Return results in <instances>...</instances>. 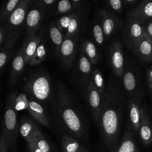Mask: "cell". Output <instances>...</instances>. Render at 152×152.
Masks as SVG:
<instances>
[{
	"label": "cell",
	"instance_id": "cell-1",
	"mask_svg": "<svg viewBox=\"0 0 152 152\" xmlns=\"http://www.w3.org/2000/svg\"><path fill=\"white\" fill-rule=\"evenodd\" d=\"M126 96L122 82L115 77H110L106 84L97 122L101 137L108 147L118 142L122 119L127 108Z\"/></svg>",
	"mask_w": 152,
	"mask_h": 152
},
{
	"label": "cell",
	"instance_id": "cell-2",
	"mask_svg": "<svg viewBox=\"0 0 152 152\" xmlns=\"http://www.w3.org/2000/svg\"><path fill=\"white\" fill-rule=\"evenodd\" d=\"M52 100V115L61 128L75 138H86L88 128L83 111L69 90L59 81Z\"/></svg>",
	"mask_w": 152,
	"mask_h": 152
},
{
	"label": "cell",
	"instance_id": "cell-3",
	"mask_svg": "<svg viewBox=\"0 0 152 152\" xmlns=\"http://www.w3.org/2000/svg\"><path fill=\"white\" fill-rule=\"evenodd\" d=\"M26 94L41 104L49 102L53 96V86L48 73L44 69L31 72L24 84Z\"/></svg>",
	"mask_w": 152,
	"mask_h": 152
},
{
	"label": "cell",
	"instance_id": "cell-4",
	"mask_svg": "<svg viewBox=\"0 0 152 152\" xmlns=\"http://www.w3.org/2000/svg\"><path fill=\"white\" fill-rule=\"evenodd\" d=\"M31 1L30 0H21L8 20L2 24L7 34L4 47L9 51L14 48L18 39L22 27L25 23L27 12Z\"/></svg>",
	"mask_w": 152,
	"mask_h": 152
},
{
	"label": "cell",
	"instance_id": "cell-5",
	"mask_svg": "<svg viewBox=\"0 0 152 152\" xmlns=\"http://www.w3.org/2000/svg\"><path fill=\"white\" fill-rule=\"evenodd\" d=\"M15 96L16 94L14 92L10 93L8 96L1 133L7 140L9 148L13 152L16 151V143L18 133L17 111L14 106Z\"/></svg>",
	"mask_w": 152,
	"mask_h": 152
},
{
	"label": "cell",
	"instance_id": "cell-6",
	"mask_svg": "<svg viewBox=\"0 0 152 152\" xmlns=\"http://www.w3.org/2000/svg\"><path fill=\"white\" fill-rule=\"evenodd\" d=\"M15 109L20 111L26 110L41 125L50 128V122L42 104L36 100L28 97L26 93H20L15 98Z\"/></svg>",
	"mask_w": 152,
	"mask_h": 152
},
{
	"label": "cell",
	"instance_id": "cell-7",
	"mask_svg": "<svg viewBox=\"0 0 152 152\" xmlns=\"http://www.w3.org/2000/svg\"><path fill=\"white\" fill-rule=\"evenodd\" d=\"M143 92L141 90L127 99L126 121L128 131L137 132L141 122Z\"/></svg>",
	"mask_w": 152,
	"mask_h": 152
},
{
	"label": "cell",
	"instance_id": "cell-8",
	"mask_svg": "<svg viewBox=\"0 0 152 152\" xmlns=\"http://www.w3.org/2000/svg\"><path fill=\"white\" fill-rule=\"evenodd\" d=\"M84 14L83 12H74L61 15L55 22L64 37H78L81 29Z\"/></svg>",
	"mask_w": 152,
	"mask_h": 152
},
{
	"label": "cell",
	"instance_id": "cell-9",
	"mask_svg": "<svg viewBox=\"0 0 152 152\" xmlns=\"http://www.w3.org/2000/svg\"><path fill=\"white\" fill-rule=\"evenodd\" d=\"M109 66L115 77L122 78L125 69V62L123 46L118 39H113L107 50Z\"/></svg>",
	"mask_w": 152,
	"mask_h": 152
},
{
	"label": "cell",
	"instance_id": "cell-10",
	"mask_svg": "<svg viewBox=\"0 0 152 152\" xmlns=\"http://www.w3.org/2000/svg\"><path fill=\"white\" fill-rule=\"evenodd\" d=\"M74 78L76 80L75 82L84 91L91 80L94 66L80 50L77 61L75 64L74 63Z\"/></svg>",
	"mask_w": 152,
	"mask_h": 152
},
{
	"label": "cell",
	"instance_id": "cell-11",
	"mask_svg": "<svg viewBox=\"0 0 152 152\" xmlns=\"http://www.w3.org/2000/svg\"><path fill=\"white\" fill-rule=\"evenodd\" d=\"M144 24L136 19L128 18L122 31V39L126 46L132 52L139 42L145 36Z\"/></svg>",
	"mask_w": 152,
	"mask_h": 152
},
{
	"label": "cell",
	"instance_id": "cell-12",
	"mask_svg": "<svg viewBox=\"0 0 152 152\" xmlns=\"http://www.w3.org/2000/svg\"><path fill=\"white\" fill-rule=\"evenodd\" d=\"M77 47L78 37H65L57 57L65 70L68 71L73 68Z\"/></svg>",
	"mask_w": 152,
	"mask_h": 152
},
{
	"label": "cell",
	"instance_id": "cell-13",
	"mask_svg": "<svg viewBox=\"0 0 152 152\" xmlns=\"http://www.w3.org/2000/svg\"><path fill=\"white\" fill-rule=\"evenodd\" d=\"M121 79L123 88L128 98L141 90L136 66L128 61L125 62V69Z\"/></svg>",
	"mask_w": 152,
	"mask_h": 152
},
{
	"label": "cell",
	"instance_id": "cell-14",
	"mask_svg": "<svg viewBox=\"0 0 152 152\" xmlns=\"http://www.w3.org/2000/svg\"><path fill=\"white\" fill-rule=\"evenodd\" d=\"M34 4H30L26 17L24 24L27 36H31L36 34L46 12L43 9L38 5L36 1H34Z\"/></svg>",
	"mask_w": 152,
	"mask_h": 152
},
{
	"label": "cell",
	"instance_id": "cell-15",
	"mask_svg": "<svg viewBox=\"0 0 152 152\" xmlns=\"http://www.w3.org/2000/svg\"><path fill=\"white\" fill-rule=\"evenodd\" d=\"M98 15L105 37L107 39L113 34L122 25V20L106 8L100 9Z\"/></svg>",
	"mask_w": 152,
	"mask_h": 152
},
{
	"label": "cell",
	"instance_id": "cell-16",
	"mask_svg": "<svg viewBox=\"0 0 152 152\" xmlns=\"http://www.w3.org/2000/svg\"><path fill=\"white\" fill-rule=\"evenodd\" d=\"M84 93L86 100L92 116L97 123L101 111L102 97L97 91L92 80L90 81Z\"/></svg>",
	"mask_w": 152,
	"mask_h": 152
},
{
	"label": "cell",
	"instance_id": "cell-17",
	"mask_svg": "<svg viewBox=\"0 0 152 152\" xmlns=\"http://www.w3.org/2000/svg\"><path fill=\"white\" fill-rule=\"evenodd\" d=\"M126 17L136 19L143 23L152 19V0L142 1L126 14Z\"/></svg>",
	"mask_w": 152,
	"mask_h": 152
},
{
	"label": "cell",
	"instance_id": "cell-18",
	"mask_svg": "<svg viewBox=\"0 0 152 152\" xmlns=\"http://www.w3.org/2000/svg\"><path fill=\"white\" fill-rule=\"evenodd\" d=\"M53 12L56 15H66L74 12H85L84 2L80 0H62L57 2L53 8Z\"/></svg>",
	"mask_w": 152,
	"mask_h": 152
},
{
	"label": "cell",
	"instance_id": "cell-19",
	"mask_svg": "<svg viewBox=\"0 0 152 152\" xmlns=\"http://www.w3.org/2000/svg\"><path fill=\"white\" fill-rule=\"evenodd\" d=\"M138 132L140 138L144 145H148L152 143L151 124L146 108L144 104L141 109V117Z\"/></svg>",
	"mask_w": 152,
	"mask_h": 152
},
{
	"label": "cell",
	"instance_id": "cell-20",
	"mask_svg": "<svg viewBox=\"0 0 152 152\" xmlns=\"http://www.w3.org/2000/svg\"><path fill=\"white\" fill-rule=\"evenodd\" d=\"M42 40L43 39L41 36L37 34L31 36H27L25 38L21 48L26 64H30L37 47Z\"/></svg>",
	"mask_w": 152,
	"mask_h": 152
},
{
	"label": "cell",
	"instance_id": "cell-21",
	"mask_svg": "<svg viewBox=\"0 0 152 152\" xmlns=\"http://www.w3.org/2000/svg\"><path fill=\"white\" fill-rule=\"evenodd\" d=\"M143 62H152V41L144 36L137 45L134 52Z\"/></svg>",
	"mask_w": 152,
	"mask_h": 152
},
{
	"label": "cell",
	"instance_id": "cell-22",
	"mask_svg": "<svg viewBox=\"0 0 152 152\" xmlns=\"http://www.w3.org/2000/svg\"><path fill=\"white\" fill-rule=\"evenodd\" d=\"M26 65L24 57L23 52L22 48L18 50L14 57L11 65L10 81L12 84H14L17 81L21 74L23 72L24 66Z\"/></svg>",
	"mask_w": 152,
	"mask_h": 152
},
{
	"label": "cell",
	"instance_id": "cell-23",
	"mask_svg": "<svg viewBox=\"0 0 152 152\" xmlns=\"http://www.w3.org/2000/svg\"><path fill=\"white\" fill-rule=\"evenodd\" d=\"M40 131L37 124L27 117L22 118L19 128V132L27 142L30 141Z\"/></svg>",
	"mask_w": 152,
	"mask_h": 152
},
{
	"label": "cell",
	"instance_id": "cell-24",
	"mask_svg": "<svg viewBox=\"0 0 152 152\" xmlns=\"http://www.w3.org/2000/svg\"><path fill=\"white\" fill-rule=\"evenodd\" d=\"M80 48V50L93 65H96L100 62V55L96 44L93 41L90 40H85L82 43Z\"/></svg>",
	"mask_w": 152,
	"mask_h": 152
},
{
	"label": "cell",
	"instance_id": "cell-25",
	"mask_svg": "<svg viewBox=\"0 0 152 152\" xmlns=\"http://www.w3.org/2000/svg\"><path fill=\"white\" fill-rule=\"evenodd\" d=\"M117 147L115 152H138L133 134L128 130L124 131L121 141Z\"/></svg>",
	"mask_w": 152,
	"mask_h": 152
},
{
	"label": "cell",
	"instance_id": "cell-26",
	"mask_svg": "<svg viewBox=\"0 0 152 152\" xmlns=\"http://www.w3.org/2000/svg\"><path fill=\"white\" fill-rule=\"evenodd\" d=\"M49 30L50 38L54 47V53L56 56H58L65 37L59 28L56 24L55 21L50 23Z\"/></svg>",
	"mask_w": 152,
	"mask_h": 152
},
{
	"label": "cell",
	"instance_id": "cell-27",
	"mask_svg": "<svg viewBox=\"0 0 152 152\" xmlns=\"http://www.w3.org/2000/svg\"><path fill=\"white\" fill-rule=\"evenodd\" d=\"M83 147V145L75 137L67 134L62 135V150L63 152H78Z\"/></svg>",
	"mask_w": 152,
	"mask_h": 152
},
{
	"label": "cell",
	"instance_id": "cell-28",
	"mask_svg": "<svg viewBox=\"0 0 152 152\" xmlns=\"http://www.w3.org/2000/svg\"><path fill=\"white\" fill-rule=\"evenodd\" d=\"M91 34L93 40L97 45L102 46L103 45L106 37L100 21L95 20L92 23L91 27Z\"/></svg>",
	"mask_w": 152,
	"mask_h": 152
},
{
	"label": "cell",
	"instance_id": "cell-29",
	"mask_svg": "<svg viewBox=\"0 0 152 152\" xmlns=\"http://www.w3.org/2000/svg\"><path fill=\"white\" fill-rule=\"evenodd\" d=\"M21 0H10L3 5L1 13V23L4 24L14 11Z\"/></svg>",
	"mask_w": 152,
	"mask_h": 152
},
{
	"label": "cell",
	"instance_id": "cell-30",
	"mask_svg": "<svg viewBox=\"0 0 152 152\" xmlns=\"http://www.w3.org/2000/svg\"><path fill=\"white\" fill-rule=\"evenodd\" d=\"M91 80L94 85L95 86L96 88H97V91L99 92L100 94L103 98V96L105 91V88H106L105 81L102 72L96 67H94L93 69Z\"/></svg>",
	"mask_w": 152,
	"mask_h": 152
},
{
	"label": "cell",
	"instance_id": "cell-31",
	"mask_svg": "<svg viewBox=\"0 0 152 152\" xmlns=\"http://www.w3.org/2000/svg\"><path fill=\"white\" fill-rule=\"evenodd\" d=\"M46 55L47 49L45 42L42 40L37 47L29 64L31 66H34L40 64L45 59Z\"/></svg>",
	"mask_w": 152,
	"mask_h": 152
},
{
	"label": "cell",
	"instance_id": "cell-32",
	"mask_svg": "<svg viewBox=\"0 0 152 152\" xmlns=\"http://www.w3.org/2000/svg\"><path fill=\"white\" fill-rule=\"evenodd\" d=\"M37 147L43 152H51L49 144L45 138L41 131H39L31 139Z\"/></svg>",
	"mask_w": 152,
	"mask_h": 152
},
{
	"label": "cell",
	"instance_id": "cell-33",
	"mask_svg": "<svg viewBox=\"0 0 152 152\" xmlns=\"http://www.w3.org/2000/svg\"><path fill=\"white\" fill-rule=\"evenodd\" d=\"M105 8L115 14V13L121 14L125 5L124 4V1L108 0L105 2Z\"/></svg>",
	"mask_w": 152,
	"mask_h": 152
},
{
	"label": "cell",
	"instance_id": "cell-34",
	"mask_svg": "<svg viewBox=\"0 0 152 152\" xmlns=\"http://www.w3.org/2000/svg\"><path fill=\"white\" fill-rule=\"evenodd\" d=\"M39 7L43 9L45 11L53 10L58 1L55 0H40L36 1Z\"/></svg>",
	"mask_w": 152,
	"mask_h": 152
},
{
	"label": "cell",
	"instance_id": "cell-35",
	"mask_svg": "<svg viewBox=\"0 0 152 152\" xmlns=\"http://www.w3.org/2000/svg\"><path fill=\"white\" fill-rule=\"evenodd\" d=\"M10 51L8 50L4 46L1 48V51H0V69L1 72H2V70L5 67V65H6L8 59L10 56Z\"/></svg>",
	"mask_w": 152,
	"mask_h": 152
},
{
	"label": "cell",
	"instance_id": "cell-36",
	"mask_svg": "<svg viewBox=\"0 0 152 152\" xmlns=\"http://www.w3.org/2000/svg\"><path fill=\"white\" fill-rule=\"evenodd\" d=\"M144 30L145 36L152 41V19L144 23Z\"/></svg>",
	"mask_w": 152,
	"mask_h": 152
},
{
	"label": "cell",
	"instance_id": "cell-37",
	"mask_svg": "<svg viewBox=\"0 0 152 152\" xmlns=\"http://www.w3.org/2000/svg\"><path fill=\"white\" fill-rule=\"evenodd\" d=\"M7 38V34L4 26L2 24L0 27V48L4 46Z\"/></svg>",
	"mask_w": 152,
	"mask_h": 152
},
{
	"label": "cell",
	"instance_id": "cell-38",
	"mask_svg": "<svg viewBox=\"0 0 152 152\" xmlns=\"http://www.w3.org/2000/svg\"><path fill=\"white\" fill-rule=\"evenodd\" d=\"M8 148L9 147L7 140L4 136L1 134L0 138V152H8Z\"/></svg>",
	"mask_w": 152,
	"mask_h": 152
},
{
	"label": "cell",
	"instance_id": "cell-39",
	"mask_svg": "<svg viewBox=\"0 0 152 152\" xmlns=\"http://www.w3.org/2000/svg\"><path fill=\"white\" fill-rule=\"evenodd\" d=\"M146 77L148 86L150 90H152V66L147 69Z\"/></svg>",
	"mask_w": 152,
	"mask_h": 152
},
{
	"label": "cell",
	"instance_id": "cell-40",
	"mask_svg": "<svg viewBox=\"0 0 152 152\" xmlns=\"http://www.w3.org/2000/svg\"><path fill=\"white\" fill-rule=\"evenodd\" d=\"M27 144L30 152H43L37 147V145L35 144L34 142L32 140L27 142Z\"/></svg>",
	"mask_w": 152,
	"mask_h": 152
},
{
	"label": "cell",
	"instance_id": "cell-41",
	"mask_svg": "<svg viewBox=\"0 0 152 152\" xmlns=\"http://www.w3.org/2000/svg\"><path fill=\"white\" fill-rule=\"evenodd\" d=\"M137 2H138L137 0H124V5H133L134 4Z\"/></svg>",
	"mask_w": 152,
	"mask_h": 152
},
{
	"label": "cell",
	"instance_id": "cell-42",
	"mask_svg": "<svg viewBox=\"0 0 152 152\" xmlns=\"http://www.w3.org/2000/svg\"><path fill=\"white\" fill-rule=\"evenodd\" d=\"M78 152H89V151L83 146V147L79 151H78Z\"/></svg>",
	"mask_w": 152,
	"mask_h": 152
},
{
	"label": "cell",
	"instance_id": "cell-43",
	"mask_svg": "<svg viewBox=\"0 0 152 152\" xmlns=\"http://www.w3.org/2000/svg\"><path fill=\"white\" fill-rule=\"evenodd\" d=\"M151 96H152V90H151Z\"/></svg>",
	"mask_w": 152,
	"mask_h": 152
},
{
	"label": "cell",
	"instance_id": "cell-44",
	"mask_svg": "<svg viewBox=\"0 0 152 152\" xmlns=\"http://www.w3.org/2000/svg\"><path fill=\"white\" fill-rule=\"evenodd\" d=\"M151 63H152V62H151Z\"/></svg>",
	"mask_w": 152,
	"mask_h": 152
}]
</instances>
